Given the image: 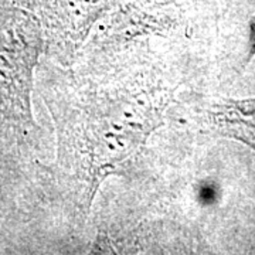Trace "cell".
<instances>
[{"label":"cell","mask_w":255,"mask_h":255,"mask_svg":"<svg viewBox=\"0 0 255 255\" xmlns=\"http://www.w3.org/2000/svg\"><path fill=\"white\" fill-rule=\"evenodd\" d=\"M40 48L34 23L24 16L0 13V104L28 117L31 70Z\"/></svg>","instance_id":"obj_1"},{"label":"cell","mask_w":255,"mask_h":255,"mask_svg":"<svg viewBox=\"0 0 255 255\" xmlns=\"http://www.w3.org/2000/svg\"><path fill=\"white\" fill-rule=\"evenodd\" d=\"M210 117L219 133L238 139L255 150V100L220 104Z\"/></svg>","instance_id":"obj_2"}]
</instances>
